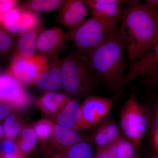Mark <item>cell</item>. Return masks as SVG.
I'll list each match as a JSON object with an SVG mask.
<instances>
[{"label":"cell","mask_w":158,"mask_h":158,"mask_svg":"<svg viewBox=\"0 0 158 158\" xmlns=\"http://www.w3.org/2000/svg\"><path fill=\"white\" fill-rule=\"evenodd\" d=\"M121 18V29L130 61L141 59L155 37L158 9L147 8L139 1H127Z\"/></svg>","instance_id":"cell-1"},{"label":"cell","mask_w":158,"mask_h":158,"mask_svg":"<svg viewBox=\"0 0 158 158\" xmlns=\"http://www.w3.org/2000/svg\"><path fill=\"white\" fill-rule=\"evenodd\" d=\"M125 51L123 34L119 27L87 56L97 77L113 89H118L127 67Z\"/></svg>","instance_id":"cell-2"},{"label":"cell","mask_w":158,"mask_h":158,"mask_svg":"<svg viewBox=\"0 0 158 158\" xmlns=\"http://www.w3.org/2000/svg\"><path fill=\"white\" fill-rule=\"evenodd\" d=\"M62 85L65 93L71 95L90 93L95 88L97 77L88 58L74 52L62 62Z\"/></svg>","instance_id":"cell-3"},{"label":"cell","mask_w":158,"mask_h":158,"mask_svg":"<svg viewBox=\"0 0 158 158\" xmlns=\"http://www.w3.org/2000/svg\"><path fill=\"white\" fill-rule=\"evenodd\" d=\"M121 19H108L91 16L80 27L66 34L86 56L119 29Z\"/></svg>","instance_id":"cell-4"},{"label":"cell","mask_w":158,"mask_h":158,"mask_svg":"<svg viewBox=\"0 0 158 158\" xmlns=\"http://www.w3.org/2000/svg\"><path fill=\"white\" fill-rule=\"evenodd\" d=\"M120 123L128 140L131 142L137 152L139 151L148 127V120L135 92L131 94L125 102L120 114Z\"/></svg>","instance_id":"cell-5"},{"label":"cell","mask_w":158,"mask_h":158,"mask_svg":"<svg viewBox=\"0 0 158 158\" xmlns=\"http://www.w3.org/2000/svg\"><path fill=\"white\" fill-rule=\"evenodd\" d=\"M122 91L111 98L88 97L81 106V128H90L99 124L108 116Z\"/></svg>","instance_id":"cell-6"},{"label":"cell","mask_w":158,"mask_h":158,"mask_svg":"<svg viewBox=\"0 0 158 158\" xmlns=\"http://www.w3.org/2000/svg\"><path fill=\"white\" fill-rule=\"evenodd\" d=\"M89 11L85 1H64L59 11V22L71 32L88 19Z\"/></svg>","instance_id":"cell-7"},{"label":"cell","mask_w":158,"mask_h":158,"mask_svg":"<svg viewBox=\"0 0 158 158\" xmlns=\"http://www.w3.org/2000/svg\"><path fill=\"white\" fill-rule=\"evenodd\" d=\"M28 100L20 82L9 73L0 75V103L18 107Z\"/></svg>","instance_id":"cell-8"},{"label":"cell","mask_w":158,"mask_h":158,"mask_svg":"<svg viewBox=\"0 0 158 158\" xmlns=\"http://www.w3.org/2000/svg\"><path fill=\"white\" fill-rule=\"evenodd\" d=\"M158 69V44L150 52L130 65L119 85V88L142 76L152 74Z\"/></svg>","instance_id":"cell-9"},{"label":"cell","mask_w":158,"mask_h":158,"mask_svg":"<svg viewBox=\"0 0 158 158\" xmlns=\"http://www.w3.org/2000/svg\"><path fill=\"white\" fill-rule=\"evenodd\" d=\"M68 38L62 29L53 27L42 32L37 38L36 46L41 55L47 56L65 48Z\"/></svg>","instance_id":"cell-10"},{"label":"cell","mask_w":158,"mask_h":158,"mask_svg":"<svg viewBox=\"0 0 158 158\" xmlns=\"http://www.w3.org/2000/svg\"><path fill=\"white\" fill-rule=\"evenodd\" d=\"M92 16L121 19L127 1L122 0H87L85 1Z\"/></svg>","instance_id":"cell-11"},{"label":"cell","mask_w":158,"mask_h":158,"mask_svg":"<svg viewBox=\"0 0 158 158\" xmlns=\"http://www.w3.org/2000/svg\"><path fill=\"white\" fill-rule=\"evenodd\" d=\"M58 122L59 125L68 128H81V109L79 102L69 101L59 113Z\"/></svg>","instance_id":"cell-12"},{"label":"cell","mask_w":158,"mask_h":158,"mask_svg":"<svg viewBox=\"0 0 158 158\" xmlns=\"http://www.w3.org/2000/svg\"><path fill=\"white\" fill-rule=\"evenodd\" d=\"M119 136L118 125L114 120L110 119L98 127L94 135L93 140L99 148L110 145Z\"/></svg>","instance_id":"cell-13"},{"label":"cell","mask_w":158,"mask_h":158,"mask_svg":"<svg viewBox=\"0 0 158 158\" xmlns=\"http://www.w3.org/2000/svg\"><path fill=\"white\" fill-rule=\"evenodd\" d=\"M35 83L41 90L53 91L59 89L62 85V63L42 74L36 79Z\"/></svg>","instance_id":"cell-14"},{"label":"cell","mask_w":158,"mask_h":158,"mask_svg":"<svg viewBox=\"0 0 158 158\" xmlns=\"http://www.w3.org/2000/svg\"><path fill=\"white\" fill-rule=\"evenodd\" d=\"M39 30V28L35 27L22 34L18 40L17 53L26 57L34 56Z\"/></svg>","instance_id":"cell-15"},{"label":"cell","mask_w":158,"mask_h":158,"mask_svg":"<svg viewBox=\"0 0 158 158\" xmlns=\"http://www.w3.org/2000/svg\"><path fill=\"white\" fill-rule=\"evenodd\" d=\"M21 9L13 8L5 14L0 15V24L7 31L12 34H23L27 31L20 22Z\"/></svg>","instance_id":"cell-16"},{"label":"cell","mask_w":158,"mask_h":158,"mask_svg":"<svg viewBox=\"0 0 158 158\" xmlns=\"http://www.w3.org/2000/svg\"><path fill=\"white\" fill-rule=\"evenodd\" d=\"M49 69L47 57L42 55L30 57L27 71V84L32 83Z\"/></svg>","instance_id":"cell-17"},{"label":"cell","mask_w":158,"mask_h":158,"mask_svg":"<svg viewBox=\"0 0 158 158\" xmlns=\"http://www.w3.org/2000/svg\"><path fill=\"white\" fill-rule=\"evenodd\" d=\"M70 100L68 96L63 94L50 91L44 94L39 102L45 111L52 113L64 107Z\"/></svg>","instance_id":"cell-18"},{"label":"cell","mask_w":158,"mask_h":158,"mask_svg":"<svg viewBox=\"0 0 158 158\" xmlns=\"http://www.w3.org/2000/svg\"><path fill=\"white\" fill-rule=\"evenodd\" d=\"M108 146L114 158H136L137 151L127 138L119 136Z\"/></svg>","instance_id":"cell-19"},{"label":"cell","mask_w":158,"mask_h":158,"mask_svg":"<svg viewBox=\"0 0 158 158\" xmlns=\"http://www.w3.org/2000/svg\"><path fill=\"white\" fill-rule=\"evenodd\" d=\"M30 57L17 53L11 61L9 73L21 84H27V68Z\"/></svg>","instance_id":"cell-20"},{"label":"cell","mask_w":158,"mask_h":158,"mask_svg":"<svg viewBox=\"0 0 158 158\" xmlns=\"http://www.w3.org/2000/svg\"><path fill=\"white\" fill-rule=\"evenodd\" d=\"M55 138L60 144L64 146H71L81 140V134L76 130L60 125L55 126L54 129Z\"/></svg>","instance_id":"cell-21"},{"label":"cell","mask_w":158,"mask_h":158,"mask_svg":"<svg viewBox=\"0 0 158 158\" xmlns=\"http://www.w3.org/2000/svg\"><path fill=\"white\" fill-rule=\"evenodd\" d=\"M93 152L90 145L85 142H78L72 145L60 158H92Z\"/></svg>","instance_id":"cell-22"},{"label":"cell","mask_w":158,"mask_h":158,"mask_svg":"<svg viewBox=\"0 0 158 158\" xmlns=\"http://www.w3.org/2000/svg\"><path fill=\"white\" fill-rule=\"evenodd\" d=\"M64 1L34 0L29 3L30 9L37 12H46L54 11L62 6Z\"/></svg>","instance_id":"cell-23"},{"label":"cell","mask_w":158,"mask_h":158,"mask_svg":"<svg viewBox=\"0 0 158 158\" xmlns=\"http://www.w3.org/2000/svg\"><path fill=\"white\" fill-rule=\"evenodd\" d=\"M4 135L7 139L11 140L19 134L21 127L17 122V116L15 114L6 117L3 125Z\"/></svg>","instance_id":"cell-24"},{"label":"cell","mask_w":158,"mask_h":158,"mask_svg":"<svg viewBox=\"0 0 158 158\" xmlns=\"http://www.w3.org/2000/svg\"><path fill=\"white\" fill-rule=\"evenodd\" d=\"M37 141V135L35 131L30 128H27L23 130L22 133L20 148L23 152H28L35 146Z\"/></svg>","instance_id":"cell-25"},{"label":"cell","mask_w":158,"mask_h":158,"mask_svg":"<svg viewBox=\"0 0 158 158\" xmlns=\"http://www.w3.org/2000/svg\"><path fill=\"white\" fill-rule=\"evenodd\" d=\"M39 21V17L37 13L30 11H22L20 22L27 30L37 27Z\"/></svg>","instance_id":"cell-26"},{"label":"cell","mask_w":158,"mask_h":158,"mask_svg":"<svg viewBox=\"0 0 158 158\" xmlns=\"http://www.w3.org/2000/svg\"><path fill=\"white\" fill-rule=\"evenodd\" d=\"M35 131L40 138L45 139L52 135V127L48 122H40L35 126Z\"/></svg>","instance_id":"cell-27"},{"label":"cell","mask_w":158,"mask_h":158,"mask_svg":"<svg viewBox=\"0 0 158 158\" xmlns=\"http://www.w3.org/2000/svg\"><path fill=\"white\" fill-rule=\"evenodd\" d=\"M11 42L9 34L0 28V52L7 50L11 45Z\"/></svg>","instance_id":"cell-28"},{"label":"cell","mask_w":158,"mask_h":158,"mask_svg":"<svg viewBox=\"0 0 158 158\" xmlns=\"http://www.w3.org/2000/svg\"><path fill=\"white\" fill-rule=\"evenodd\" d=\"M18 1L14 0H0V13L5 14L13 8Z\"/></svg>","instance_id":"cell-29"},{"label":"cell","mask_w":158,"mask_h":158,"mask_svg":"<svg viewBox=\"0 0 158 158\" xmlns=\"http://www.w3.org/2000/svg\"><path fill=\"white\" fill-rule=\"evenodd\" d=\"M1 149L4 154L11 153L15 152L16 146L12 141L6 139L2 142L1 145Z\"/></svg>","instance_id":"cell-30"},{"label":"cell","mask_w":158,"mask_h":158,"mask_svg":"<svg viewBox=\"0 0 158 158\" xmlns=\"http://www.w3.org/2000/svg\"><path fill=\"white\" fill-rule=\"evenodd\" d=\"M94 158H114L108 146L99 148Z\"/></svg>","instance_id":"cell-31"},{"label":"cell","mask_w":158,"mask_h":158,"mask_svg":"<svg viewBox=\"0 0 158 158\" xmlns=\"http://www.w3.org/2000/svg\"><path fill=\"white\" fill-rule=\"evenodd\" d=\"M11 111V106L0 103V121L8 117Z\"/></svg>","instance_id":"cell-32"},{"label":"cell","mask_w":158,"mask_h":158,"mask_svg":"<svg viewBox=\"0 0 158 158\" xmlns=\"http://www.w3.org/2000/svg\"><path fill=\"white\" fill-rule=\"evenodd\" d=\"M148 85L158 87V69L152 74L148 76L146 79Z\"/></svg>","instance_id":"cell-33"},{"label":"cell","mask_w":158,"mask_h":158,"mask_svg":"<svg viewBox=\"0 0 158 158\" xmlns=\"http://www.w3.org/2000/svg\"><path fill=\"white\" fill-rule=\"evenodd\" d=\"M144 5L152 10L158 9V0H146Z\"/></svg>","instance_id":"cell-34"},{"label":"cell","mask_w":158,"mask_h":158,"mask_svg":"<svg viewBox=\"0 0 158 158\" xmlns=\"http://www.w3.org/2000/svg\"><path fill=\"white\" fill-rule=\"evenodd\" d=\"M153 130L158 128V103L156 107L152 118Z\"/></svg>","instance_id":"cell-35"},{"label":"cell","mask_w":158,"mask_h":158,"mask_svg":"<svg viewBox=\"0 0 158 158\" xmlns=\"http://www.w3.org/2000/svg\"><path fill=\"white\" fill-rule=\"evenodd\" d=\"M158 44V23L157 25V28L156 32V34L155 37L154 38L151 44L149 46V48H148V49L147 51V52L145 54H147L149 52H150L152 50V49L156 45H157Z\"/></svg>","instance_id":"cell-36"},{"label":"cell","mask_w":158,"mask_h":158,"mask_svg":"<svg viewBox=\"0 0 158 158\" xmlns=\"http://www.w3.org/2000/svg\"><path fill=\"white\" fill-rule=\"evenodd\" d=\"M153 140L156 148L158 151V128L153 130Z\"/></svg>","instance_id":"cell-37"},{"label":"cell","mask_w":158,"mask_h":158,"mask_svg":"<svg viewBox=\"0 0 158 158\" xmlns=\"http://www.w3.org/2000/svg\"><path fill=\"white\" fill-rule=\"evenodd\" d=\"M4 130H3V126L0 124V138H2V136L4 135Z\"/></svg>","instance_id":"cell-38"},{"label":"cell","mask_w":158,"mask_h":158,"mask_svg":"<svg viewBox=\"0 0 158 158\" xmlns=\"http://www.w3.org/2000/svg\"><path fill=\"white\" fill-rule=\"evenodd\" d=\"M155 158H158V154L156 156Z\"/></svg>","instance_id":"cell-39"},{"label":"cell","mask_w":158,"mask_h":158,"mask_svg":"<svg viewBox=\"0 0 158 158\" xmlns=\"http://www.w3.org/2000/svg\"><path fill=\"white\" fill-rule=\"evenodd\" d=\"M0 157H2V155L0 156Z\"/></svg>","instance_id":"cell-40"},{"label":"cell","mask_w":158,"mask_h":158,"mask_svg":"<svg viewBox=\"0 0 158 158\" xmlns=\"http://www.w3.org/2000/svg\"><path fill=\"white\" fill-rule=\"evenodd\" d=\"M0 15H1V14H0Z\"/></svg>","instance_id":"cell-41"}]
</instances>
